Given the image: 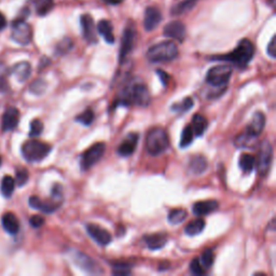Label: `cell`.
<instances>
[{
	"label": "cell",
	"mask_w": 276,
	"mask_h": 276,
	"mask_svg": "<svg viewBox=\"0 0 276 276\" xmlns=\"http://www.w3.org/2000/svg\"><path fill=\"white\" fill-rule=\"evenodd\" d=\"M151 96L147 86L140 81H132L121 91V94L114 103V108L118 106L137 105L147 107L150 104Z\"/></svg>",
	"instance_id": "6da1fadb"
},
{
	"label": "cell",
	"mask_w": 276,
	"mask_h": 276,
	"mask_svg": "<svg viewBox=\"0 0 276 276\" xmlns=\"http://www.w3.org/2000/svg\"><path fill=\"white\" fill-rule=\"evenodd\" d=\"M255 55V45L248 39H242L238 42L237 47L232 52L226 55L213 56V60H223V62L233 63L239 68L247 67Z\"/></svg>",
	"instance_id": "7a4b0ae2"
},
{
	"label": "cell",
	"mask_w": 276,
	"mask_h": 276,
	"mask_svg": "<svg viewBox=\"0 0 276 276\" xmlns=\"http://www.w3.org/2000/svg\"><path fill=\"white\" fill-rule=\"evenodd\" d=\"M147 59L151 63H167L175 59L178 56V48L175 42L163 41L147 51Z\"/></svg>",
	"instance_id": "3957f363"
},
{
	"label": "cell",
	"mask_w": 276,
	"mask_h": 276,
	"mask_svg": "<svg viewBox=\"0 0 276 276\" xmlns=\"http://www.w3.org/2000/svg\"><path fill=\"white\" fill-rule=\"evenodd\" d=\"M170 146V137L167 132L161 127L152 129L146 136V150L151 156H160Z\"/></svg>",
	"instance_id": "277c9868"
},
{
	"label": "cell",
	"mask_w": 276,
	"mask_h": 276,
	"mask_svg": "<svg viewBox=\"0 0 276 276\" xmlns=\"http://www.w3.org/2000/svg\"><path fill=\"white\" fill-rule=\"evenodd\" d=\"M52 150L49 144L37 139H29L22 147V153L24 159L28 162H39L47 158Z\"/></svg>",
	"instance_id": "5b68a950"
},
{
	"label": "cell",
	"mask_w": 276,
	"mask_h": 276,
	"mask_svg": "<svg viewBox=\"0 0 276 276\" xmlns=\"http://www.w3.org/2000/svg\"><path fill=\"white\" fill-rule=\"evenodd\" d=\"M233 69L229 65H218L211 68L206 74V82L213 88H227V84L231 78Z\"/></svg>",
	"instance_id": "8992f818"
},
{
	"label": "cell",
	"mask_w": 276,
	"mask_h": 276,
	"mask_svg": "<svg viewBox=\"0 0 276 276\" xmlns=\"http://www.w3.org/2000/svg\"><path fill=\"white\" fill-rule=\"evenodd\" d=\"M273 161V148L269 140H263L259 146L258 158L256 159V166H257L258 175L264 177L267 176L270 168L272 166Z\"/></svg>",
	"instance_id": "52a82bcc"
},
{
	"label": "cell",
	"mask_w": 276,
	"mask_h": 276,
	"mask_svg": "<svg viewBox=\"0 0 276 276\" xmlns=\"http://www.w3.org/2000/svg\"><path fill=\"white\" fill-rule=\"evenodd\" d=\"M106 150V145L104 142H96L91 146L88 150H85L81 156L80 166L82 171H88L92 166H94L101 158H103Z\"/></svg>",
	"instance_id": "ba28073f"
},
{
	"label": "cell",
	"mask_w": 276,
	"mask_h": 276,
	"mask_svg": "<svg viewBox=\"0 0 276 276\" xmlns=\"http://www.w3.org/2000/svg\"><path fill=\"white\" fill-rule=\"evenodd\" d=\"M11 37L15 42L21 45H27L32 42L33 30L30 25L24 20H17L12 23Z\"/></svg>",
	"instance_id": "9c48e42d"
},
{
	"label": "cell",
	"mask_w": 276,
	"mask_h": 276,
	"mask_svg": "<svg viewBox=\"0 0 276 276\" xmlns=\"http://www.w3.org/2000/svg\"><path fill=\"white\" fill-rule=\"evenodd\" d=\"M74 262L78 265L80 269H82L85 271L86 273L90 274H101L103 273V269H101L100 265L97 263L95 260L89 257L88 255H85L83 253L79 252V250H76L73 256Z\"/></svg>",
	"instance_id": "30bf717a"
},
{
	"label": "cell",
	"mask_w": 276,
	"mask_h": 276,
	"mask_svg": "<svg viewBox=\"0 0 276 276\" xmlns=\"http://www.w3.org/2000/svg\"><path fill=\"white\" fill-rule=\"evenodd\" d=\"M135 40H136L135 28L133 26H127L124 30L123 37H122L120 55H119L120 63H123L127 56H129V54L132 52V50L135 45Z\"/></svg>",
	"instance_id": "8fae6325"
},
{
	"label": "cell",
	"mask_w": 276,
	"mask_h": 276,
	"mask_svg": "<svg viewBox=\"0 0 276 276\" xmlns=\"http://www.w3.org/2000/svg\"><path fill=\"white\" fill-rule=\"evenodd\" d=\"M186 26L185 24L180 21H173L167 23L164 29H163V35L167 38H171L174 40H177V41L182 42L186 38Z\"/></svg>",
	"instance_id": "7c38bea8"
},
{
	"label": "cell",
	"mask_w": 276,
	"mask_h": 276,
	"mask_svg": "<svg viewBox=\"0 0 276 276\" xmlns=\"http://www.w3.org/2000/svg\"><path fill=\"white\" fill-rule=\"evenodd\" d=\"M85 229H86V231H88L90 237L93 238L97 244H99L100 246H106V245L110 244L112 237H111L110 233L107 231L106 229L97 226V224H94V223L86 224Z\"/></svg>",
	"instance_id": "4fadbf2b"
},
{
	"label": "cell",
	"mask_w": 276,
	"mask_h": 276,
	"mask_svg": "<svg viewBox=\"0 0 276 276\" xmlns=\"http://www.w3.org/2000/svg\"><path fill=\"white\" fill-rule=\"evenodd\" d=\"M62 202L60 200H56V198L52 197L49 201H42L40 200V197H29V205L35 209H39L43 213L51 214L55 212L60 205H62Z\"/></svg>",
	"instance_id": "5bb4252c"
},
{
	"label": "cell",
	"mask_w": 276,
	"mask_h": 276,
	"mask_svg": "<svg viewBox=\"0 0 276 276\" xmlns=\"http://www.w3.org/2000/svg\"><path fill=\"white\" fill-rule=\"evenodd\" d=\"M81 28H82L83 38L88 43L93 44L97 42L96 32H95V24L93 19L90 14H83L80 18Z\"/></svg>",
	"instance_id": "9a60e30c"
},
{
	"label": "cell",
	"mask_w": 276,
	"mask_h": 276,
	"mask_svg": "<svg viewBox=\"0 0 276 276\" xmlns=\"http://www.w3.org/2000/svg\"><path fill=\"white\" fill-rule=\"evenodd\" d=\"M138 140H139V135H138L137 133H130V134L124 138V140L119 145V147H118V155L121 157L132 156L136 150Z\"/></svg>",
	"instance_id": "2e32d148"
},
{
	"label": "cell",
	"mask_w": 276,
	"mask_h": 276,
	"mask_svg": "<svg viewBox=\"0 0 276 276\" xmlns=\"http://www.w3.org/2000/svg\"><path fill=\"white\" fill-rule=\"evenodd\" d=\"M162 21L161 11L156 7H149L146 9L144 18V27L147 32H152L153 29L159 26Z\"/></svg>",
	"instance_id": "e0dca14e"
},
{
	"label": "cell",
	"mask_w": 276,
	"mask_h": 276,
	"mask_svg": "<svg viewBox=\"0 0 276 276\" xmlns=\"http://www.w3.org/2000/svg\"><path fill=\"white\" fill-rule=\"evenodd\" d=\"M20 122V111L15 107H9L2 116L1 129L3 132L14 130Z\"/></svg>",
	"instance_id": "ac0fdd59"
},
{
	"label": "cell",
	"mask_w": 276,
	"mask_h": 276,
	"mask_svg": "<svg viewBox=\"0 0 276 276\" xmlns=\"http://www.w3.org/2000/svg\"><path fill=\"white\" fill-rule=\"evenodd\" d=\"M264 126H265V116L262 114V112L257 111L253 116L252 121H250V123L247 125L245 131H246L249 135L257 138L262 133Z\"/></svg>",
	"instance_id": "d6986e66"
},
{
	"label": "cell",
	"mask_w": 276,
	"mask_h": 276,
	"mask_svg": "<svg viewBox=\"0 0 276 276\" xmlns=\"http://www.w3.org/2000/svg\"><path fill=\"white\" fill-rule=\"evenodd\" d=\"M144 242L146 246L151 250H158L163 248L167 243V235L164 233H156V234H149L145 235Z\"/></svg>",
	"instance_id": "ffe728a7"
},
{
	"label": "cell",
	"mask_w": 276,
	"mask_h": 276,
	"mask_svg": "<svg viewBox=\"0 0 276 276\" xmlns=\"http://www.w3.org/2000/svg\"><path fill=\"white\" fill-rule=\"evenodd\" d=\"M218 206H219L218 202L215 200L197 202L193 205V213L196 214L197 216H206V215H209L214 213L215 211H217Z\"/></svg>",
	"instance_id": "44dd1931"
},
{
	"label": "cell",
	"mask_w": 276,
	"mask_h": 276,
	"mask_svg": "<svg viewBox=\"0 0 276 276\" xmlns=\"http://www.w3.org/2000/svg\"><path fill=\"white\" fill-rule=\"evenodd\" d=\"M11 74L14 75L15 78L20 82H24V81H26L29 78L30 74H32V66H30L28 62L18 63L11 68Z\"/></svg>",
	"instance_id": "7402d4cb"
},
{
	"label": "cell",
	"mask_w": 276,
	"mask_h": 276,
	"mask_svg": "<svg viewBox=\"0 0 276 276\" xmlns=\"http://www.w3.org/2000/svg\"><path fill=\"white\" fill-rule=\"evenodd\" d=\"M2 227L9 234H17L20 230V222L19 219L13 213H6L3 214L2 219Z\"/></svg>",
	"instance_id": "603a6c76"
},
{
	"label": "cell",
	"mask_w": 276,
	"mask_h": 276,
	"mask_svg": "<svg viewBox=\"0 0 276 276\" xmlns=\"http://www.w3.org/2000/svg\"><path fill=\"white\" fill-rule=\"evenodd\" d=\"M29 4L33 7L36 13L40 17H44L52 11L54 0H29Z\"/></svg>",
	"instance_id": "cb8c5ba5"
},
{
	"label": "cell",
	"mask_w": 276,
	"mask_h": 276,
	"mask_svg": "<svg viewBox=\"0 0 276 276\" xmlns=\"http://www.w3.org/2000/svg\"><path fill=\"white\" fill-rule=\"evenodd\" d=\"M207 160L203 156H196L189 162V171L194 175H201L207 170Z\"/></svg>",
	"instance_id": "d4e9b609"
},
{
	"label": "cell",
	"mask_w": 276,
	"mask_h": 276,
	"mask_svg": "<svg viewBox=\"0 0 276 276\" xmlns=\"http://www.w3.org/2000/svg\"><path fill=\"white\" fill-rule=\"evenodd\" d=\"M97 30L99 33L103 36L106 42L108 43H114L115 42V35H114V28L109 21L107 20H100L97 24Z\"/></svg>",
	"instance_id": "484cf974"
},
{
	"label": "cell",
	"mask_w": 276,
	"mask_h": 276,
	"mask_svg": "<svg viewBox=\"0 0 276 276\" xmlns=\"http://www.w3.org/2000/svg\"><path fill=\"white\" fill-rule=\"evenodd\" d=\"M208 125V121L205 117L200 114H197L193 116L192 119V130L196 136H202L205 133Z\"/></svg>",
	"instance_id": "4316f807"
},
{
	"label": "cell",
	"mask_w": 276,
	"mask_h": 276,
	"mask_svg": "<svg viewBox=\"0 0 276 276\" xmlns=\"http://www.w3.org/2000/svg\"><path fill=\"white\" fill-rule=\"evenodd\" d=\"M239 168L245 173H252L256 166V158L250 153H243L238 159Z\"/></svg>",
	"instance_id": "83f0119b"
},
{
	"label": "cell",
	"mask_w": 276,
	"mask_h": 276,
	"mask_svg": "<svg viewBox=\"0 0 276 276\" xmlns=\"http://www.w3.org/2000/svg\"><path fill=\"white\" fill-rule=\"evenodd\" d=\"M204 229H205V220L203 218H197L196 220H192L187 224L185 232L188 235H190V237H194V235L202 233Z\"/></svg>",
	"instance_id": "f1b7e54d"
},
{
	"label": "cell",
	"mask_w": 276,
	"mask_h": 276,
	"mask_svg": "<svg viewBox=\"0 0 276 276\" xmlns=\"http://www.w3.org/2000/svg\"><path fill=\"white\" fill-rule=\"evenodd\" d=\"M257 138L249 135L246 131H244L241 134L237 135L234 139V144L237 148H254L255 141Z\"/></svg>",
	"instance_id": "f546056e"
},
{
	"label": "cell",
	"mask_w": 276,
	"mask_h": 276,
	"mask_svg": "<svg viewBox=\"0 0 276 276\" xmlns=\"http://www.w3.org/2000/svg\"><path fill=\"white\" fill-rule=\"evenodd\" d=\"M188 216V213L183 208H175L168 214V222L171 224H179L185 221Z\"/></svg>",
	"instance_id": "4dcf8cb0"
},
{
	"label": "cell",
	"mask_w": 276,
	"mask_h": 276,
	"mask_svg": "<svg viewBox=\"0 0 276 276\" xmlns=\"http://www.w3.org/2000/svg\"><path fill=\"white\" fill-rule=\"evenodd\" d=\"M197 1V0H183V1L176 4V6L172 9V14L179 15L190 11V10L196 6Z\"/></svg>",
	"instance_id": "1f68e13d"
},
{
	"label": "cell",
	"mask_w": 276,
	"mask_h": 276,
	"mask_svg": "<svg viewBox=\"0 0 276 276\" xmlns=\"http://www.w3.org/2000/svg\"><path fill=\"white\" fill-rule=\"evenodd\" d=\"M14 187H15V180L11 176H4L1 181V192L3 197H10L14 192Z\"/></svg>",
	"instance_id": "d6a6232c"
},
{
	"label": "cell",
	"mask_w": 276,
	"mask_h": 276,
	"mask_svg": "<svg viewBox=\"0 0 276 276\" xmlns=\"http://www.w3.org/2000/svg\"><path fill=\"white\" fill-rule=\"evenodd\" d=\"M193 107V99L191 97H186L183 99L180 103H177L172 106V110L178 112V114H186L187 111L192 109Z\"/></svg>",
	"instance_id": "836d02e7"
},
{
	"label": "cell",
	"mask_w": 276,
	"mask_h": 276,
	"mask_svg": "<svg viewBox=\"0 0 276 276\" xmlns=\"http://www.w3.org/2000/svg\"><path fill=\"white\" fill-rule=\"evenodd\" d=\"M193 137H194V133L192 130V126L191 125H187L185 126V129L182 131V134H181V139L179 142V146L180 148H186L189 145L191 144L193 141Z\"/></svg>",
	"instance_id": "e575fe53"
},
{
	"label": "cell",
	"mask_w": 276,
	"mask_h": 276,
	"mask_svg": "<svg viewBox=\"0 0 276 276\" xmlns=\"http://www.w3.org/2000/svg\"><path fill=\"white\" fill-rule=\"evenodd\" d=\"M76 121L79 122V123H81V124L86 125V126L91 125L92 123H93V121H94V112H93V110H92L91 108L85 109L82 112V114L76 117Z\"/></svg>",
	"instance_id": "d590c367"
},
{
	"label": "cell",
	"mask_w": 276,
	"mask_h": 276,
	"mask_svg": "<svg viewBox=\"0 0 276 276\" xmlns=\"http://www.w3.org/2000/svg\"><path fill=\"white\" fill-rule=\"evenodd\" d=\"M73 41H71L70 38H64L62 41L59 42V44L56 45V53L59 55H63L68 53L69 51L73 48Z\"/></svg>",
	"instance_id": "8d00e7d4"
},
{
	"label": "cell",
	"mask_w": 276,
	"mask_h": 276,
	"mask_svg": "<svg viewBox=\"0 0 276 276\" xmlns=\"http://www.w3.org/2000/svg\"><path fill=\"white\" fill-rule=\"evenodd\" d=\"M112 273L115 275H129L131 274V265L123 262L112 264Z\"/></svg>",
	"instance_id": "74e56055"
},
{
	"label": "cell",
	"mask_w": 276,
	"mask_h": 276,
	"mask_svg": "<svg viewBox=\"0 0 276 276\" xmlns=\"http://www.w3.org/2000/svg\"><path fill=\"white\" fill-rule=\"evenodd\" d=\"M201 263L204 265V268H211L214 261H215V255L214 252L212 249H205L204 250V253L202 254V257H201Z\"/></svg>",
	"instance_id": "f35d334b"
},
{
	"label": "cell",
	"mask_w": 276,
	"mask_h": 276,
	"mask_svg": "<svg viewBox=\"0 0 276 276\" xmlns=\"http://www.w3.org/2000/svg\"><path fill=\"white\" fill-rule=\"evenodd\" d=\"M43 131V124L42 122L38 120V119H35L33 120L32 123H30V131H29V136L30 137H38L40 134H41Z\"/></svg>",
	"instance_id": "ab89813d"
},
{
	"label": "cell",
	"mask_w": 276,
	"mask_h": 276,
	"mask_svg": "<svg viewBox=\"0 0 276 276\" xmlns=\"http://www.w3.org/2000/svg\"><path fill=\"white\" fill-rule=\"evenodd\" d=\"M28 178H29V174L26 168L19 167L17 170V183L18 185L20 187L24 186L25 183L28 181Z\"/></svg>",
	"instance_id": "60d3db41"
},
{
	"label": "cell",
	"mask_w": 276,
	"mask_h": 276,
	"mask_svg": "<svg viewBox=\"0 0 276 276\" xmlns=\"http://www.w3.org/2000/svg\"><path fill=\"white\" fill-rule=\"evenodd\" d=\"M190 270L193 274L196 275H202V274H205V270L202 267L201 261L198 258H194L191 263H190Z\"/></svg>",
	"instance_id": "b9f144b4"
},
{
	"label": "cell",
	"mask_w": 276,
	"mask_h": 276,
	"mask_svg": "<svg viewBox=\"0 0 276 276\" xmlns=\"http://www.w3.org/2000/svg\"><path fill=\"white\" fill-rule=\"evenodd\" d=\"M45 86H47V84H45L44 81L36 80L35 82L32 84V86H30V91L34 92V93L36 94H41L42 92L45 90Z\"/></svg>",
	"instance_id": "7bdbcfd3"
},
{
	"label": "cell",
	"mask_w": 276,
	"mask_h": 276,
	"mask_svg": "<svg viewBox=\"0 0 276 276\" xmlns=\"http://www.w3.org/2000/svg\"><path fill=\"white\" fill-rule=\"evenodd\" d=\"M44 221H45L44 218L42 216H39V215H35V216L30 218V220H29L30 224H32V227H34V228L42 227Z\"/></svg>",
	"instance_id": "ee69618b"
},
{
	"label": "cell",
	"mask_w": 276,
	"mask_h": 276,
	"mask_svg": "<svg viewBox=\"0 0 276 276\" xmlns=\"http://www.w3.org/2000/svg\"><path fill=\"white\" fill-rule=\"evenodd\" d=\"M267 51H268V54L271 56V58H272V59L276 58V37H275V36H273L272 39H271Z\"/></svg>",
	"instance_id": "f6af8a7d"
},
{
	"label": "cell",
	"mask_w": 276,
	"mask_h": 276,
	"mask_svg": "<svg viewBox=\"0 0 276 276\" xmlns=\"http://www.w3.org/2000/svg\"><path fill=\"white\" fill-rule=\"evenodd\" d=\"M157 75L159 76V78L161 80V82L162 84L166 86L168 84V82H170V79H171V77L170 75H168L167 73H165L164 70H162V69H158L157 70Z\"/></svg>",
	"instance_id": "bcb514c9"
},
{
	"label": "cell",
	"mask_w": 276,
	"mask_h": 276,
	"mask_svg": "<svg viewBox=\"0 0 276 276\" xmlns=\"http://www.w3.org/2000/svg\"><path fill=\"white\" fill-rule=\"evenodd\" d=\"M7 22H6V18L2 13H0V30H2L4 27H6Z\"/></svg>",
	"instance_id": "7dc6e473"
},
{
	"label": "cell",
	"mask_w": 276,
	"mask_h": 276,
	"mask_svg": "<svg viewBox=\"0 0 276 276\" xmlns=\"http://www.w3.org/2000/svg\"><path fill=\"white\" fill-rule=\"evenodd\" d=\"M103 1H105L106 3H108V4H119V3L123 1V0H103Z\"/></svg>",
	"instance_id": "c3c4849f"
},
{
	"label": "cell",
	"mask_w": 276,
	"mask_h": 276,
	"mask_svg": "<svg viewBox=\"0 0 276 276\" xmlns=\"http://www.w3.org/2000/svg\"><path fill=\"white\" fill-rule=\"evenodd\" d=\"M1 162H2V159H1V157H0V165H1Z\"/></svg>",
	"instance_id": "681fc988"
}]
</instances>
